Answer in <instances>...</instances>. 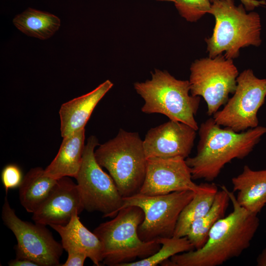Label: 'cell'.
Instances as JSON below:
<instances>
[{
	"instance_id": "f546056e",
	"label": "cell",
	"mask_w": 266,
	"mask_h": 266,
	"mask_svg": "<svg viewBox=\"0 0 266 266\" xmlns=\"http://www.w3.org/2000/svg\"><path fill=\"white\" fill-rule=\"evenodd\" d=\"M160 0V1H171L174 2V0Z\"/></svg>"
},
{
	"instance_id": "ffe728a7",
	"label": "cell",
	"mask_w": 266,
	"mask_h": 266,
	"mask_svg": "<svg viewBox=\"0 0 266 266\" xmlns=\"http://www.w3.org/2000/svg\"><path fill=\"white\" fill-rule=\"evenodd\" d=\"M200 188L181 212L173 236H186L192 224L202 217L211 208L218 188L214 183L200 184Z\"/></svg>"
},
{
	"instance_id": "4fadbf2b",
	"label": "cell",
	"mask_w": 266,
	"mask_h": 266,
	"mask_svg": "<svg viewBox=\"0 0 266 266\" xmlns=\"http://www.w3.org/2000/svg\"><path fill=\"white\" fill-rule=\"evenodd\" d=\"M197 131L186 124L170 120L151 128L143 140L146 158L186 159L194 146Z\"/></svg>"
},
{
	"instance_id": "cb8c5ba5",
	"label": "cell",
	"mask_w": 266,
	"mask_h": 266,
	"mask_svg": "<svg viewBox=\"0 0 266 266\" xmlns=\"http://www.w3.org/2000/svg\"><path fill=\"white\" fill-rule=\"evenodd\" d=\"M174 5L179 14L186 21L195 22L209 13L210 0H174Z\"/></svg>"
},
{
	"instance_id": "d6986e66",
	"label": "cell",
	"mask_w": 266,
	"mask_h": 266,
	"mask_svg": "<svg viewBox=\"0 0 266 266\" xmlns=\"http://www.w3.org/2000/svg\"><path fill=\"white\" fill-rule=\"evenodd\" d=\"M57 181L47 176L42 168H31L18 187L21 205L28 212L34 213L48 196Z\"/></svg>"
},
{
	"instance_id": "7c38bea8",
	"label": "cell",
	"mask_w": 266,
	"mask_h": 266,
	"mask_svg": "<svg viewBox=\"0 0 266 266\" xmlns=\"http://www.w3.org/2000/svg\"><path fill=\"white\" fill-rule=\"evenodd\" d=\"M186 159L181 157L147 159L145 179L139 193L150 196L174 192H198Z\"/></svg>"
},
{
	"instance_id": "3957f363",
	"label": "cell",
	"mask_w": 266,
	"mask_h": 266,
	"mask_svg": "<svg viewBox=\"0 0 266 266\" xmlns=\"http://www.w3.org/2000/svg\"><path fill=\"white\" fill-rule=\"evenodd\" d=\"M209 14L214 16L215 24L212 35L205 38L209 57L224 53L227 59L239 56L241 48L261 45V24L259 14L247 13L241 3L234 0H214Z\"/></svg>"
},
{
	"instance_id": "5b68a950",
	"label": "cell",
	"mask_w": 266,
	"mask_h": 266,
	"mask_svg": "<svg viewBox=\"0 0 266 266\" xmlns=\"http://www.w3.org/2000/svg\"><path fill=\"white\" fill-rule=\"evenodd\" d=\"M133 86L144 101L142 112L162 114L170 120L199 130L195 116L200 98L191 94L188 80L177 79L166 70L155 69L150 79L135 82Z\"/></svg>"
},
{
	"instance_id": "9a60e30c",
	"label": "cell",
	"mask_w": 266,
	"mask_h": 266,
	"mask_svg": "<svg viewBox=\"0 0 266 266\" xmlns=\"http://www.w3.org/2000/svg\"><path fill=\"white\" fill-rule=\"evenodd\" d=\"M113 85L106 80L91 92L61 105L59 115L63 137L85 129L94 108Z\"/></svg>"
},
{
	"instance_id": "4316f807",
	"label": "cell",
	"mask_w": 266,
	"mask_h": 266,
	"mask_svg": "<svg viewBox=\"0 0 266 266\" xmlns=\"http://www.w3.org/2000/svg\"><path fill=\"white\" fill-rule=\"evenodd\" d=\"M8 264L9 266H38L37 264L30 260L16 257L10 260Z\"/></svg>"
},
{
	"instance_id": "7402d4cb",
	"label": "cell",
	"mask_w": 266,
	"mask_h": 266,
	"mask_svg": "<svg viewBox=\"0 0 266 266\" xmlns=\"http://www.w3.org/2000/svg\"><path fill=\"white\" fill-rule=\"evenodd\" d=\"M228 190L225 186H222L221 190L217 193L210 209L191 226L186 236L195 249L201 248L205 244L212 227L218 220L225 216L231 201Z\"/></svg>"
},
{
	"instance_id": "8992f818",
	"label": "cell",
	"mask_w": 266,
	"mask_h": 266,
	"mask_svg": "<svg viewBox=\"0 0 266 266\" xmlns=\"http://www.w3.org/2000/svg\"><path fill=\"white\" fill-rule=\"evenodd\" d=\"M98 163L105 168L123 198L139 193L147 167L143 140L137 133L120 129L117 135L95 150Z\"/></svg>"
},
{
	"instance_id": "83f0119b",
	"label": "cell",
	"mask_w": 266,
	"mask_h": 266,
	"mask_svg": "<svg viewBox=\"0 0 266 266\" xmlns=\"http://www.w3.org/2000/svg\"><path fill=\"white\" fill-rule=\"evenodd\" d=\"M212 2L214 0H210ZM241 3L244 5L246 10H252L254 9L256 7H257L261 4L265 3V1H259L257 0H240Z\"/></svg>"
},
{
	"instance_id": "ba28073f",
	"label": "cell",
	"mask_w": 266,
	"mask_h": 266,
	"mask_svg": "<svg viewBox=\"0 0 266 266\" xmlns=\"http://www.w3.org/2000/svg\"><path fill=\"white\" fill-rule=\"evenodd\" d=\"M190 72L191 94L202 97L207 115L213 116L235 91L239 75L236 66L233 60L220 54L196 60L191 65Z\"/></svg>"
},
{
	"instance_id": "f1b7e54d",
	"label": "cell",
	"mask_w": 266,
	"mask_h": 266,
	"mask_svg": "<svg viewBox=\"0 0 266 266\" xmlns=\"http://www.w3.org/2000/svg\"><path fill=\"white\" fill-rule=\"evenodd\" d=\"M256 262L258 266H266V247L258 255Z\"/></svg>"
},
{
	"instance_id": "8fae6325",
	"label": "cell",
	"mask_w": 266,
	"mask_h": 266,
	"mask_svg": "<svg viewBox=\"0 0 266 266\" xmlns=\"http://www.w3.org/2000/svg\"><path fill=\"white\" fill-rule=\"evenodd\" d=\"M1 218L15 235L16 258L30 260L38 266L60 265L63 247L45 226L20 219L11 207L7 197L2 207Z\"/></svg>"
},
{
	"instance_id": "277c9868",
	"label": "cell",
	"mask_w": 266,
	"mask_h": 266,
	"mask_svg": "<svg viewBox=\"0 0 266 266\" xmlns=\"http://www.w3.org/2000/svg\"><path fill=\"white\" fill-rule=\"evenodd\" d=\"M144 219L141 208L129 206L120 210L113 218L101 223L94 231L100 239L102 262L110 266L147 258L155 253L161 244L157 239L145 241L138 234V227Z\"/></svg>"
},
{
	"instance_id": "484cf974",
	"label": "cell",
	"mask_w": 266,
	"mask_h": 266,
	"mask_svg": "<svg viewBox=\"0 0 266 266\" xmlns=\"http://www.w3.org/2000/svg\"><path fill=\"white\" fill-rule=\"evenodd\" d=\"M67 252L68 256L66 262L62 266H83L86 259L87 258L86 254L83 253L76 251H69Z\"/></svg>"
},
{
	"instance_id": "52a82bcc",
	"label": "cell",
	"mask_w": 266,
	"mask_h": 266,
	"mask_svg": "<svg viewBox=\"0 0 266 266\" xmlns=\"http://www.w3.org/2000/svg\"><path fill=\"white\" fill-rule=\"evenodd\" d=\"M97 138L90 136L85 144L82 162L75 179L84 209L99 211L103 217H114L123 204V197L110 175L104 172L95 157Z\"/></svg>"
},
{
	"instance_id": "7a4b0ae2",
	"label": "cell",
	"mask_w": 266,
	"mask_h": 266,
	"mask_svg": "<svg viewBox=\"0 0 266 266\" xmlns=\"http://www.w3.org/2000/svg\"><path fill=\"white\" fill-rule=\"evenodd\" d=\"M198 130L197 154L186 158V162L193 180L208 182L215 179L233 160L247 156L266 134V127L261 126L241 132L222 128L212 117L202 123Z\"/></svg>"
},
{
	"instance_id": "ac0fdd59",
	"label": "cell",
	"mask_w": 266,
	"mask_h": 266,
	"mask_svg": "<svg viewBox=\"0 0 266 266\" xmlns=\"http://www.w3.org/2000/svg\"><path fill=\"white\" fill-rule=\"evenodd\" d=\"M85 136L83 129L63 137L57 155L44 169L45 174L56 180L66 176L75 178L82 162Z\"/></svg>"
},
{
	"instance_id": "9c48e42d",
	"label": "cell",
	"mask_w": 266,
	"mask_h": 266,
	"mask_svg": "<svg viewBox=\"0 0 266 266\" xmlns=\"http://www.w3.org/2000/svg\"><path fill=\"white\" fill-rule=\"evenodd\" d=\"M195 193L183 191L155 196L138 193L123 198L121 209L129 206H136L142 209L144 219L138 230L141 240L149 241L171 237L174 235L181 212Z\"/></svg>"
},
{
	"instance_id": "30bf717a",
	"label": "cell",
	"mask_w": 266,
	"mask_h": 266,
	"mask_svg": "<svg viewBox=\"0 0 266 266\" xmlns=\"http://www.w3.org/2000/svg\"><path fill=\"white\" fill-rule=\"evenodd\" d=\"M236 81L233 96L212 118L221 126L241 132L259 126L257 114L265 101L266 78H259L252 69H246Z\"/></svg>"
},
{
	"instance_id": "d4e9b609",
	"label": "cell",
	"mask_w": 266,
	"mask_h": 266,
	"mask_svg": "<svg viewBox=\"0 0 266 266\" xmlns=\"http://www.w3.org/2000/svg\"><path fill=\"white\" fill-rule=\"evenodd\" d=\"M1 178L7 194L9 189L19 187L23 177L21 170L17 165L9 164L3 168Z\"/></svg>"
},
{
	"instance_id": "603a6c76",
	"label": "cell",
	"mask_w": 266,
	"mask_h": 266,
	"mask_svg": "<svg viewBox=\"0 0 266 266\" xmlns=\"http://www.w3.org/2000/svg\"><path fill=\"white\" fill-rule=\"evenodd\" d=\"M161 248L151 256L140 260L122 264L121 266H155L181 253L194 250L187 236L162 237L157 239Z\"/></svg>"
},
{
	"instance_id": "5bb4252c",
	"label": "cell",
	"mask_w": 266,
	"mask_h": 266,
	"mask_svg": "<svg viewBox=\"0 0 266 266\" xmlns=\"http://www.w3.org/2000/svg\"><path fill=\"white\" fill-rule=\"evenodd\" d=\"M84 209L77 184L66 176L57 180L48 196L33 213L32 219L44 226L66 225L75 212L80 214Z\"/></svg>"
},
{
	"instance_id": "44dd1931",
	"label": "cell",
	"mask_w": 266,
	"mask_h": 266,
	"mask_svg": "<svg viewBox=\"0 0 266 266\" xmlns=\"http://www.w3.org/2000/svg\"><path fill=\"white\" fill-rule=\"evenodd\" d=\"M13 23L28 36L45 40L50 38L59 30L61 20L53 14L29 7L16 15Z\"/></svg>"
},
{
	"instance_id": "6da1fadb",
	"label": "cell",
	"mask_w": 266,
	"mask_h": 266,
	"mask_svg": "<svg viewBox=\"0 0 266 266\" xmlns=\"http://www.w3.org/2000/svg\"><path fill=\"white\" fill-rule=\"evenodd\" d=\"M233 206L228 215L212 227L200 248L177 254L161 264L166 266H218L236 258L250 245L260 225L257 214L240 206L228 190Z\"/></svg>"
},
{
	"instance_id": "2e32d148",
	"label": "cell",
	"mask_w": 266,
	"mask_h": 266,
	"mask_svg": "<svg viewBox=\"0 0 266 266\" xmlns=\"http://www.w3.org/2000/svg\"><path fill=\"white\" fill-rule=\"evenodd\" d=\"M79 213H74L66 225L50 226L60 235L61 244L66 252L76 251L84 253L96 266L102 262L101 243L94 233L90 231L80 221Z\"/></svg>"
},
{
	"instance_id": "e0dca14e",
	"label": "cell",
	"mask_w": 266,
	"mask_h": 266,
	"mask_svg": "<svg viewBox=\"0 0 266 266\" xmlns=\"http://www.w3.org/2000/svg\"><path fill=\"white\" fill-rule=\"evenodd\" d=\"M239 205L253 213L260 212L266 204V169L255 170L245 165L242 172L232 179Z\"/></svg>"
}]
</instances>
